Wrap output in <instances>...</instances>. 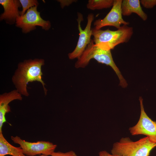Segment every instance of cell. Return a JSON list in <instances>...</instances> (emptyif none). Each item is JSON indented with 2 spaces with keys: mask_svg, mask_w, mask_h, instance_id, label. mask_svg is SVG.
I'll return each instance as SVG.
<instances>
[{
  "mask_svg": "<svg viewBox=\"0 0 156 156\" xmlns=\"http://www.w3.org/2000/svg\"><path fill=\"white\" fill-rule=\"evenodd\" d=\"M44 64V60L39 59L26 60L18 64L12 80L16 90L21 95L28 96L27 85L29 82L35 81L41 83L45 94H47V90L42 79L41 67Z\"/></svg>",
  "mask_w": 156,
  "mask_h": 156,
  "instance_id": "obj_1",
  "label": "cell"
},
{
  "mask_svg": "<svg viewBox=\"0 0 156 156\" xmlns=\"http://www.w3.org/2000/svg\"><path fill=\"white\" fill-rule=\"evenodd\" d=\"M93 59L99 63L111 67L119 78L120 85L124 88L127 87L126 81L113 60L111 49L95 44L92 40H91L80 57L78 59L75 64V67L77 68H84Z\"/></svg>",
  "mask_w": 156,
  "mask_h": 156,
  "instance_id": "obj_2",
  "label": "cell"
},
{
  "mask_svg": "<svg viewBox=\"0 0 156 156\" xmlns=\"http://www.w3.org/2000/svg\"><path fill=\"white\" fill-rule=\"evenodd\" d=\"M156 143L151 141L147 137L133 141L128 137H122L114 143L111 154L121 156H149Z\"/></svg>",
  "mask_w": 156,
  "mask_h": 156,
  "instance_id": "obj_3",
  "label": "cell"
},
{
  "mask_svg": "<svg viewBox=\"0 0 156 156\" xmlns=\"http://www.w3.org/2000/svg\"><path fill=\"white\" fill-rule=\"evenodd\" d=\"M132 27L123 25L117 30L92 29V36L95 44L111 50L118 44L127 42L133 34Z\"/></svg>",
  "mask_w": 156,
  "mask_h": 156,
  "instance_id": "obj_4",
  "label": "cell"
},
{
  "mask_svg": "<svg viewBox=\"0 0 156 156\" xmlns=\"http://www.w3.org/2000/svg\"><path fill=\"white\" fill-rule=\"evenodd\" d=\"M38 6L32 7L28 9L22 16H20L16 19V26L21 28L23 33L27 34L36 29V27H41L45 30L51 28V23L49 21L43 19L37 10Z\"/></svg>",
  "mask_w": 156,
  "mask_h": 156,
  "instance_id": "obj_5",
  "label": "cell"
},
{
  "mask_svg": "<svg viewBox=\"0 0 156 156\" xmlns=\"http://www.w3.org/2000/svg\"><path fill=\"white\" fill-rule=\"evenodd\" d=\"M11 138L14 143L20 145L23 153L27 156L37 155L50 156L57 146L56 144L49 141H40L32 142L26 141L17 136H11Z\"/></svg>",
  "mask_w": 156,
  "mask_h": 156,
  "instance_id": "obj_6",
  "label": "cell"
},
{
  "mask_svg": "<svg viewBox=\"0 0 156 156\" xmlns=\"http://www.w3.org/2000/svg\"><path fill=\"white\" fill-rule=\"evenodd\" d=\"M139 100L141 109L140 118L136 125L129 128V131L132 135H144L151 141L156 143V122L153 120L145 112L141 97Z\"/></svg>",
  "mask_w": 156,
  "mask_h": 156,
  "instance_id": "obj_7",
  "label": "cell"
},
{
  "mask_svg": "<svg viewBox=\"0 0 156 156\" xmlns=\"http://www.w3.org/2000/svg\"><path fill=\"white\" fill-rule=\"evenodd\" d=\"M77 16V21L79 31V36L75 49L73 52L68 54V57L71 60L79 58L91 40V37L92 36V29L91 26L94 19V15L92 14H90L88 15L87 23L83 30L82 29L81 25L83 20V15L80 13L78 12Z\"/></svg>",
  "mask_w": 156,
  "mask_h": 156,
  "instance_id": "obj_8",
  "label": "cell"
},
{
  "mask_svg": "<svg viewBox=\"0 0 156 156\" xmlns=\"http://www.w3.org/2000/svg\"><path fill=\"white\" fill-rule=\"evenodd\" d=\"M122 0H114L112 7L110 12L103 19L96 20L94 23V28L96 29L107 26H112L118 29L121 25H127L129 23L125 21L122 18L121 11Z\"/></svg>",
  "mask_w": 156,
  "mask_h": 156,
  "instance_id": "obj_9",
  "label": "cell"
},
{
  "mask_svg": "<svg viewBox=\"0 0 156 156\" xmlns=\"http://www.w3.org/2000/svg\"><path fill=\"white\" fill-rule=\"evenodd\" d=\"M0 4L4 9L0 16V21L4 20L10 25L15 23L16 18L20 16L18 9L21 5L19 0H0Z\"/></svg>",
  "mask_w": 156,
  "mask_h": 156,
  "instance_id": "obj_10",
  "label": "cell"
},
{
  "mask_svg": "<svg viewBox=\"0 0 156 156\" xmlns=\"http://www.w3.org/2000/svg\"><path fill=\"white\" fill-rule=\"evenodd\" d=\"M22 100L21 94L16 90H14L8 93H5L0 96V133L2 132L3 124L6 122L5 115L11 111L8 104L15 100Z\"/></svg>",
  "mask_w": 156,
  "mask_h": 156,
  "instance_id": "obj_11",
  "label": "cell"
},
{
  "mask_svg": "<svg viewBox=\"0 0 156 156\" xmlns=\"http://www.w3.org/2000/svg\"><path fill=\"white\" fill-rule=\"evenodd\" d=\"M139 0H124L122 1L121 11L122 15H130L132 13H135L143 21L147 18V15L142 10Z\"/></svg>",
  "mask_w": 156,
  "mask_h": 156,
  "instance_id": "obj_12",
  "label": "cell"
},
{
  "mask_svg": "<svg viewBox=\"0 0 156 156\" xmlns=\"http://www.w3.org/2000/svg\"><path fill=\"white\" fill-rule=\"evenodd\" d=\"M10 155L12 156H26L20 147H15L5 139L2 133H0V156Z\"/></svg>",
  "mask_w": 156,
  "mask_h": 156,
  "instance_id": "obj_13",
  "label": "cell"
},
{
  "mask_svg": "<svg viewBox=\"0 0 156 156\" xmlns=\"http://www.w3.org/2000/svg\"><path fill=\"white\" fill-rule=\"evenodd\" d=\"M114 0H89L87 4L89 9L94 10L109 8L112 6Z\"/></svg>",
  "mask_w": 156,
  "mask_h": 156,
  "instance_id": "obj_14",
  "label": "cell"
},
{
  "mask_svg": "<svg viewBox=\"0 0 156 156\" xmlns=\"http://www.w3.org/2000/svg\"><path fill=\"white\" fill-rule=\"evenodd\" d=\"M22 7V9L20 11V15L24 14L30 8L36 6H38L39 3L37 0H19Z\"/></svg>",
  "mask_w": 156,
  "mask_h": 156,
  "instance_id": "obj_15",
  "label": "cell"
},
{
  "mask_svg": "<svg viewBox=\"0 0 156 156\" xmlns=\"http://www.w3.org/2000/svg\"><path fill=\"white\" fill-rule=\"evenodd\" d=\"M140 3L145 8H151L156 5V0H141Z\"/></svg>",
  "mask_w": 156,
  "mask_h": 156,
  "instance_id": "obj_16",
  "label": "cell"
},
{
  "mask_svg": "<svg viewBox=\"0 0 156 156\" xmlns=\"http://www.w3.org/2000/svg\"><path fill=\"white\" fill-rule=\"evenodd\" d=\"M50 156H77L73 151H70L64 153L61 152H54Z\"/></svg>",
  "mask_w": 156,
  "mask_h": 156,
  "instance_id": "obj_17",
  "label": "cell"
},
{
  "mask_svg": "<svg viewBox=\"0 0 156 156\" xmlns=\"http://www.w3.org/2000/svg\"><path fill=\"white\" fill-rule=\"evenodd\" d=\"M60 3V6L62 8L66 6H68L77 1L75 0H59L57 1Z\"/></svg>",
  "mask_w": 156,
  "mask_h": 156,
  "instance_id": "obj_18",
  "label": "cell"
},
{
  "mask_svg": "<svg viewBox=\"0 0 156 156\" xmlns=\"http://www.w3.org/2000/svg\"><path fill=\"white\" fill-rule=\"evenodd\" d=\"M99 156H121L118 155H114L109 153L105 150L102 151L99 153Z\"/></svg>",
  "mask_w": 156,
  "mask_h": 156,
  "instance_id": "obj_19",
  "label": "cell"
},
{
  "mask_svg": "<svg viewBox=\"0 0 156 156\" xmlns=\"http://www.w3.org/2000/svg\"><path fill=\"white\" fill-rule=\"evenodd\" d=\"M38 156H45V155H40Z\"/></svg>",
  "mask_w": 156,
  "mask_h": 156,
  "instance_id": "obj_20",
  "label": "cell"
}]
</instances>
